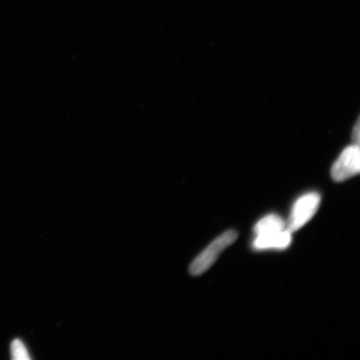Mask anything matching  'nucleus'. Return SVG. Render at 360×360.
<instances>
[{
    "instance_id": "obj_1",
    "label": "nucleus",
    "mask_w": 360,
    "mask_h": 360,
    "mask_svg": "<svg viewBox=\"0 0 360 360\" xmlns=\"http://www.w3.org/2000/svg\"><path fill=\"white\" fill-rule=\"evenodd\" d=\"M237 238L238 233L234 230H228L219 235L190 264L189 268L190 275L198 276L204 274L216 262L222 252L233 245Z\"/></svg>"
},
{
    "instance_id": "obj_2",
    "label": "nucleus",
    "mask_w": 360,
    "mask_h": 360,
    "mask_svg": "<svg viewBox=\"0 0 360 360\" xmlns=\"http://www.w3.org/2000/svg\"><path fill=\"white\" fill-rule=\"evenodd\" d=\"M320 202V194L314 192L298 198L286 223L287 230L293 233L304 227L316 214Z\"/></svg>"
},
{
    "instance_id": "obj_3",
    "label": "nucleus",
    "mask_w": 360,
    "mask_h": 360,
    "mask_svg": "<svg viewBox=\"0 0 360 360\" xmlns=\"http://www.w3.org/2000/svg\"><path fill=\"white\" fill-rule=\"evenodd\" d=\"M360 171V151L359 144L347 147L339 155L331 169V177L334 181L349 180Z\"/></svg>"
},
{
    "instance_id": "obj_4",
    "label": "nucleus",
    "mask_w": 360,
    "mask_h": 360,
    "mask_svg": "<svg viewBox=\"0 0 360 360\" xmlns=\"http://www.w3.org/2000/svg\"><path fill=\"white\" fill-rule=\"evenodd\" d=\"M292 241V233L287 229L279 232V233L256 235L253 247L256 250L287 249Z\"/></svg>"
},
{
    "instance_id": "obj_5",
    "label": "nucleus",
    "mask_w": 360,
    "mask_h": 360,
    "mask_svg": "<svg viewBox=\"0 0 360 360\" xmlns=\"http://www.w3.org/2000/svg\"><path fill=\"white\" fill-rule=\"evenodd\" d=\"M286 223L277 214H270L256 223L254 231L256 235H266L279 233L286 230Z\"/></svg>"
},
{
    "instance_id": "obj_6",
    "label": "nucleus",
    "mask_w": 360,
    "mask_h": 360,
    "mask_svg": "<svg viewBox=\"0 0 360 360\" xmlns=\"http://www.w3.org/2000/svg\"><path fill=\"white\" fill-rule=\"evenodd\" d=\"M12 359L15 360H28L31 359L28 350L23 342L19 339H15L11 345Z\"/></svg>"
},
{
    "instance_id": "obj_7",
    "label": "nucleus",
    "mask_w": 360,
    "mask_h": 360,
    "mask_svg": "<svg viewBox=\"0 0 360 360\" xmlns=\"http://www.w3.org/2000/svg\"><path fill=\"white\" fill-rule=\"evenodd\" d=\"M353 140L354 144H359V121L356 123L353 130Z\"/></svg>"
}]
</instances>
